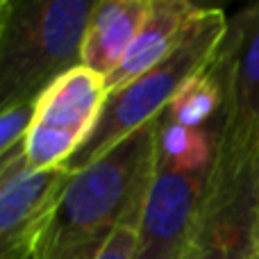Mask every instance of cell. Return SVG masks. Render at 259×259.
<instances>
[{"label": "cell", "mask_w": 259, "mask_h": 259, "mask_svg": "<svg viewBox=\"0 0 259 259\" xmlns=\"http://www.w3.org/2000/svg\"><path fill=\"white\" fill-rule=\"evenodd\" d=\"M155 132L152 121L73 173L36 259H98L123 223L141 221L155 170Z\"/></svg>", "instance_id": "6da1fadb"}, {"label": "cell", "mask_w": 259, "mask_h": 259, "mask_svg": "<svg viewBox=\"0 0 259 259\" xmlns=\"http://www.w3.org/2000/svg\"><path fill=\"white\" fill-rule=\"evenodd\" d=\"M94 0H7L0 18V114L34 105L57 77L82 66Z\"/></svg>", "instance_id": "7a4b0ae2"}, {"label": "cell", "mask_w": 259, "mask_h": 259, "mask_svg": "<svg viewBox=\"0 0 259 259\" xmlns=\"http://www.w3.org/2000/svg\"><path fill=\"white\" fill-rule=\"evenodd\" d=\"M228 21L230 18L221 9L202 7L168 57L123 89L107 94L91 137L64 164V168L71 173L87 168L130 134L157 121L184 82L205 71L216 59L228 32Z\"/></svg>", "instance_id": "3957f363"}, {"label": "cell", "mask_w": 259, "mask_h": 259, "mask_svg": "<svg viewBox=\"0 0 259 259\" xmlns=\"http://www.w3.org/2000/svg\"><path fill=\"white\" fill-rule=\"evenodd\" d=\"M211 66L223 84L214 161L241 164L259 155V3L228 21Z\"/></svg>", "instance_id": "277c9868"}, {"label": "cell", "mask_w": 259, "mask_h": 259, "mask_svg": "<svg viewBox=\"0 0 259 259\" xmlns=\"http://www.w3.org/2000/svg\"><path fill=\"white\" fill-rule=\"evenodd\" d=\"M105 100V77L91 68L75 66L57 77L34 103V114L23 139L27 168H64L91 137Z\"/></svg>", "instance_id": "5b68a950"}, {"label": "cell", "mask_w": 259, "mask_h": 259, "mask_svg": "<svg viewBox=\"0 0 259 259\" xmlns=\"http://www.w3.org/2000/svg\"><path fill=\"white\" fill-rule=\"evenodd\" d=\"M211 161H168L155 152L134 259H184L191 252Z\"/></svg>", "instance_id": "8992f818"}, {"label": "cell", "mask_w": 259, "mask_h": 259, "mask_svg": "<svg viewBox=\"0 0 259 259\" xmlns=\"http://www.w3.org/2000/svg\"><path fill=\"white\" fill-rule=\"evenodd\" d=\"M259 155L241 164L211 161L189 259H255Z\"/></svg>", "instance_id": "52a82bcc"}, {"label": "cell", "mask_w": 259, "mask_h": 259, "mask_svg": "<svg viewBox=\"0 0 259 259\" xmlns=\"http://www.w3.org/2000/svg\"><path fill=\"white\" fill-rule=\"evenodd\" d=\"M66 168L16 170L0 184V259H36L62 193Z\"/></svg>", "instance_id": "ba28073f"}, {"label": "cell", "mask_w": 259, "mask_h": 259, "mask_svg": "<svg viewBox=\"0 0 259 259\" xmlns=\"http://www.w3.org/2000/svg\"><path fill=\"white\" fill-rule=\"evenodd\" d=\"M200 9L202 7L187 0H150V12L132 48L127 50L121 66L105 80L107 94L123 89L139 75H143L148 68L168 57Z\"/></svg>", "instance_id": "9c48e42d"}, {"label": "cell", "mask_w": 259, "mask_h": 259, "mask_svg": "<svg viewBox=\"0 0 259 259\" xmlns=\"http://www.w3.org/2000/svg\"><path fill=\"white\" fill-rule=\"evenodd\" d=\"M150 12V0H100L82 39V66L107 80L125 59Z\"/></svg>", "instance_id": "30bf717a"}, {"label": "cell", "mask_w": 259, "mask_h": 259, "mask_svg": "<svg viewBox=\"0 0 259 259\" xmlns=\"http://www.w3.org/2000/svg\"><path fill=\"white\" fill-rule=\"evenodd\" d=\"M223 109V84L214 66H207L175 94L164 116L189 130H211Z\"/></svg>", "instance_id": "8fae6325"}, {"label": "cell", "mask_w": 259, "mask_h": 259, "mask_svg": "<svg viewBox=\"0 0 259 259\" xmlns=\"http://www.w3.org/2000/svg\"><path fill=\"white\" fill-rule=\"evenodd\" d=\"M32 114H34V105H25V107L0 114V157H5L25 139Z\"/></svg>", "instance_id": "7c38bea8"}, {"label": "cell", "mask_w": 259, "mask_h": 259, "mask_svg": "<svg viewBox=\"0 0 259 259\" xmlns=\"http://www.w3.org/2000/svg\"><path fill=\"white\" fill-rule=\"evenodd\" d=\"M139 239V221H127L116 230L112 241L107 243L98 259H134Z\"/></svg>", "instance_id": "4fadbf2b"}, {"label": "cell", "mask_w": 259, "mask_h": 259, "mask_svg": "<svg viewBox=\"0 0 259 259\" xmlns=\"http://www.w3.org/2000/svg\"><path fill=\"white\" fill-rule=\"evenodd\" d=\"M25 166H27L25 164V150H23V141H21L16 148H12L5 157H0V184H3L9 175H14L16 170L25 168Z\"/></svg>", "instance_id": "5bb4252c"}, {"label": "cell", "mask_w": 259, "mask_h": 259, "mask_svg": "<svg viewBox=\"0 0 259 259\" xmlns=\"http://www.w3.org/2000/svg\"><path fill=\"white\" fill-rule=\"evenodd\" d=\"M5 7H7V0H0V18H3V12H5Z\"/></svg>", "instance_id": "9a60e30c"}, {"label": "cell", "mask_w": 259, "mask_h": 259, "mask_svg": "<svg viewBox=\"0 0 259 259\" xmlns=\"http://www.w3.org/2000/svg\"><path fill=\"white\" fill-rule=\"evenodd\" d=\"M255 259H259V221H257V255Z\"/></svg>", "instance_id": "2e32d148"}, {"label": "cell", "mask_w": 259, "mask_h": 259, "mask_svg": "<svg viewBox=\"0 0 259 259\" xmlns=\"http://www.w3.org/2000/svg\"><path fill=\"white\" fill-rule=\"evenodd\" d=\"M184 259H189V255H187V257H184Z\"/></svg>", "instance_id": "e0dca14e"}]
</instances>
